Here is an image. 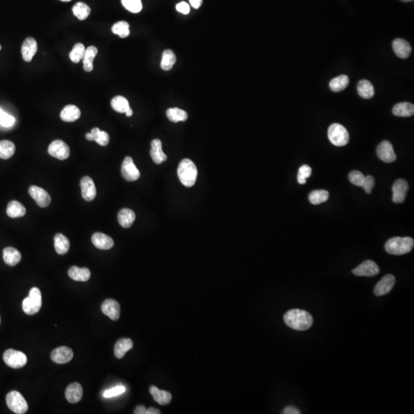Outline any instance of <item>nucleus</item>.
<instances>
[{"mask_svg":"<svg viewBox=\"0 0 414 414\" xmlns=\"http://www.w3.org/2000/svg\"><path fill=\"white\" fill-rule=\"evenodd\" d=\"M284 321L289 328L296 331H306L313 325V318L308 311L302 309H292L284 315Z\"/></svg>","mask_w":414,"mask_h":414,"instance_id":"f257e3e1","label":"nucleus"},{"mask_svg":"<svg viewBox=\"0 0 414 414\" xmlns=\"http://www.w3.org/2000/svg\"><path fill=\"white\" fill-rule=\"evenodd\" d=\"M177 174L181 183L186 187H191L196 183L197 168L191 160L186 158L181 161L178 167Z\"/></svg>","mask_w":414,"mask_h":414,"instance_id":"f03ea898","label":"nucleus"},{"mask_svg":"<svg viewBox=\"0 0 414 414\" xmlns=\"http://www.w3.org/2000/svg\"><path fill=\"white\" fill-rule=\"evenodd\" d=\"M414 245V239L411 237H394L386 242L385 249L391 255H401L411 252Z\"/></svg>","mask_w":414,"mask_h":414,"instance_id":"7ed1b4c3","label":"nucleus"},{"mask_svg":"<svg viewBox=\"0 0 414 414\" xmlns=\"http://www.w3.org/2000/svg\"><path fill=\"white\" fill-rule=\"evenodd\" d=\"M42 307V293L38 288L34 287L29 292V297L22 301V309L29 315L39 312Z\"/></svg>","mask_w":414,"mask_h":414,"instance_id":"20e7f679","label":"nucleus"},{"mask_svg":"<svg viewBox=\"0 0 414 414\" xmlns=\"http://www.w3.org/2000/svg\"><path fill=\"white\" fill-rule=\"evenodd\" d=\"M328 136L331 144L337 147H343L349 142V131L339 123H333L330 126Z\"/></svg>","mask_w":414,"mask_h":414,"instance_id":"39448f33","label":"nucleus"},{"mask_svg":"<svg viewBox=\"0 0 414 414\" xmlns=\"http://www.w3.org/2000/svg\"><path fill=\"white\" fill-rule=\"evenodd\" d=\"M6 404L8 408L15 414H26L29 409L26 399L18 391H11L7 394Z\"/></svg>","mask_w":414,"mask_h":414,"instance_id":"423d86ee","label":"nucleus"},{"mask_svg":"<svg viewBox=\"0 0 414 414\" xmlns=\"http://www.w3.org/2000/svg\"><path fill=\"white\" fill-rule=\"evenodd\" d=\"M3 360L6 365L15 369L23 367L27 363L26 355L23 352L13 349H8L4 352Z\"/></svg>","mask_w":414,"mask_h":414,"instance_id":"0eeeda50","label":"nucleus"},{"mask_svg":"<svg viewBox=\"0 0 414 414\" xmlns=\"http://www.w3.org/2000/svg\"><path fill=\"white\" fill-rule=\"evenodd\" d=\"M49 154L57 159L66 160L70 155V148L68 144L61 140H56L52 142L48 149Z\"/></svg>","mask_w":414,"mask_h":414,"instance_id":"6e6552de","label":"nucleus"},{"mask_svg":"<svg viewBox=\"0 0 414 414\" xmlns=\"http://www.w3.org/2000/svg\"><path fill=\"white\" fill-rule=\"evenodd\" d=\"M121 175L126 180L135 181L140 177V174L131 157H125L121 166Z\"/></svg>","mask_w":414,"mask_h":414,"instance_id":"1a4fd4ad","label":"nucleus"},{"mask_svg":"<svg viewBox=\"0 0 414 414\" xmlns=\"http://www.w3.org/2000/svg\"><path fill=\"white\" fill-rule=\"evenodd\" d=\"M29 195L36 201L40 207H47L51 203L52 199L50 195L46 190L39 186H32L29 189Z\"/></svg>","mask_w":414,"mask_h":414,"instance_id":"9d476101","label":"nucleus"},{"mask_svg":"<svg viewBox=\"0 0 414 414\" xmlns=\"http://www.w3.org/2000/svg\"><path fill=\"white\" fill-rule=\"evenodd\" d=\"M352 272L355 276L371 277L379 274L380 268L374 261L367 260L354 269Z\"/></svg>","mask_w":414,"mask_h":414,"instance_id":"9b49d317","label":"nucleus"},{"mask_svg":"<svg viewBox=\"0 0 414 414\" xmlns=\"http://www.w3.org/2000/svg\"><path fill=\"white\" fill-rule=\"evenodd\" d=\"M377 154L379 158L385 163H393L397 159L392 144L387 140H384L379 144Z\"/></svg>","mask_w":414,"mask_h":414,"instance_id":"f8f14e48","label":"nucleus"},{"mask_svg":"<svg viewBox=\"0 0 414 414\" xmlns=\"http://www.w3.org/2000/svg\"><path fill=\"white\" fill-rule=\"evenodd\" d=\"M81 189V196L86 201H92L97 194L96 187L93 179L90 177H84L80 183Z\"/></svg>","mask_w":414,"mask_h":414,"instance_id":"ddd939ff","label":"nucleus"},{"mask_svg":"<svg viewBox=\"0 0 414 414\" xmlns=\"http://www.w3.org/2000/svg\"><path fill=\"white\" fill-rule=\"evenodd\" d=\"M409 185L405 179H397L393 186V201L395 203H402L407 197Z\"/></svg>","mask_w":414,"mask_h":414,"instance_id":"4468645a","label":"nucleus"},{"mask_svg":"<svg viewBox=\"0 0 414 414\" xmlns=\"http://www.w3.org/2000/svg\"><path fill=\"white\" fill-rule=\"evenodd\" d=\"M395 283V277L393 275H386L376 285L374 294L377 296H382L388 294L392 290Z\"/></svg>","mask_w":414,"mask_h":414,"instance_id":"2eb2a0df","label":"nucleus"},{"mask_svg":"<svg viewBox=\"0 0 414 414\" xmlns=\"http://www.w3.org/2000/svg\"><path fill=\"white\" fill-rule=\"evenodd\" d=\"M73 352L68 347H59L53 351L51 358L56 363H66L73 358Z\"/></svg>","mask_w":414,"mask_h":414,"instance_id":"dca6fc26","label":"nucleus"},{"mask_svg":"<svg viewBox=\"0 0 414 414\" xmlns=\"http://www.w3.org/2000/svg\"><path fill=\"white\" fill-rule=\"evenodd\" d=\"M102 311L105 315L109 317L113 321H117L120 318V304L115 300H105L102 305Z\"/></svg>","mask_w":414,"mask_h":414,"instance_id":"f3484780","label":"nucleus"},{"mask_svg":"<svg viewBox=\"0 0 414 414\" xmlns=\"http://www.w3.org/2000/svg\"><path fill=\"white\" fill-rule=\"evenodd\" d=\"M38 46L34 38L29 37L24 41L22 46V56L24 61H32L36 53H37Z\"/></svg>","mask_w":414,"mask_h":414,"instance_id":"a211bd4d","label":"nucleus"},{"mask_svg":"<svg viewBox=\"0 0 414 414\" xmlns=\"http://www.w3.org/2000/svg\"><path fill=\"white\" fill-rule=\"evenodd\" d=\"M393 49L398 57L401 59H408L411 54V46L408 41L403 39H396L393 42Z\"/></svg>","mask_w":414,"mask_h":414,"instance_id":"6ab92c4d","label":"nucleus"},{"mask_svg":"<svg viewBox=\"0 0 414 414\" xmlns=\"http://www.w3.org/2000/svg\"><path fill=\"white\" fill-rule=\"evenodd\" d=\"M93 245L96 248L102 250H108L114 246V240L109 236L105 235L102 233H96L92 237Z\"/></svg>","mask_w":414,"mask_h":414,"instance_id":"aec40b11","label":"nucleus"},{"mask_svg":"<svg viewBox=\"0 0 414 414\" xmlns=\"http://www.w3.org/2000/svg\"><path fill=\"white\" fill-rule=\"evenodd\" d=\"M83 396V388L78 383L70 384L65 391L66 399L71 404H77L81 401Z\"/></svg>","mask_w":414,"mask_h":414,"instance_id":"412c9836","label":"nucleus"},{"mask_svg":"<svg viewBox=\"0 0 414 414\" xmlns=\"http://www.w3.org/2000/svg\"><path fill=\"white\" fill-rule=\"evenodd\" d=\"M151 157L155 164H161L168 159L162 150V142L159 139H154L151 142Z\"/></svg>","mask_w":414,"mask_h":414,"instance_id":"4be33fe9","label":"nucleus"},{"mask_svg":"<svg viewBox=\"0 0 414 414\" xmlns=\"http://www.w3.org/2000/svg\"><path fill=\"white\" fill-rule=\"evenodd\" d=\"M60 117L63 121L74 122L81 117V111L75 105H67L61 111Z\"/></svg>","mask_w":414,"mask_h":414,"instance_id":"5701e85b","label":"nucleus"},{"mask_svg":"<svg viewBox=\"0 0 414 414\" xmlns=\"http://www.w3.org/2000/svg\"><path fill=\"white\" fill-rule=\"evenodd\" d=\"M22 259V255L16 248L7 247L4 248L3 260L8 266H16Z\"/></svg>","mask_w":414,"mask_h":414,"instance_id":"b1692460","label":"nucleus"},{"mask_svg":"<svg viewBox=\"0 0 414 414\" xmlns=\"http://www.w3.org/2000/svg\"><path fill=\"white\" fill-rule=\"evenodd\" d=\"M150 393L154 397V401L160 405H168L171 402L172 395L168 391H161L155 386L150 387Z\"/></svg>","mask_w":414,"mask_h":414,"instance_id":"393cba45","label":"nucleus"},{"mask_svg":"<svg viewBox=\"0 0 414 414\" xmlns=\"http://www.w3.org/2000/svg\"><path fill=\"white\" fill-rule=\"evenodd\" d=\"M68 276L77 282H87L91 278V272L88 268H79L72 266L68 270Z\"/></svg>","mask_w":414,"mask_h":414,"instance_id":"a878e982","label":"nucleus"},{"mask_svg":"<svg viewBox=\"0 0 414 414\" xmlns=\"http://www.w3.org/2000/svg\"><path fill=\"white\" fill-rule=\"evenodd\" d=\"M133 346L134 344L130 338H120L115 346V357L118 359L122 358Z\"/></svg>","mask_w":414,"mask_h":414,"instance_id":"bb28decb","label":"nucleus"},{"mask_svg":"<svg viewBox=\"0 0 414 414\" xmlns=\"http://www.w3.org/2000/svg\"><path fill=\"white\" fill-rule=\"evenodd\" d=\"M98 54V49L95 46H89L85 49V56L83 59V67L87 72H91L93 70V61Z\"/></svg>","mask_w":414,"mask_h":414,"instance_id":"cd10ccee","label":"nucleus"},{"mask_svg":"<svg viewBox=\"0 0 414 414\" xmlns=\"http://www.w3.org/2000/svg\"><path fill=\"white\" fill-rule=\"evenodd\" d=\"M393 114L397 117H411L414 114V106L409 102L397 104L393 109Z\"/></svg>","mask_w":414,"mask_h":414,"instance_id":"c85d7f7f","label":"nucleus"},{"mask_svg":"<svg viewBox=\"0 0 414 414\" xmlns=\"http://www.w3.org/2000/svg\"><path fill=\"white\" fill-rule=\"evenodd\" d=\"M136 216L135 213L133 210L130 209H122L119 212L118 219L119 223L123 228H130L132 224L134 223L135 220Z\"/></svg>","mask_w":414,"mask_h":414,"instance_id":"c756f323","label":"nucleus"},{"mask_svg":"<svg viewBox=\"0 0 414 414\" xmlns=\"http://www.w3.org/2000/svg\"><path fill=\"white\" fill-rule=\"evenodd\" d=\"M6 213L11 218H19L26 215V210L22 203L12 200L7 206Z\"/></svg>","mask_w":414,"mask_h":414,"instance_id":"7c9ffc66","label":"nucleus"},{"mask_svg":"<svg viewBox=\"0 0 414 414\" xmlns=\"http://www.w3.org/2000/svg\"><path fill=\"white\" fill-rule=\"evenodd\" d=\"M55 248L56 252L59 255H64L69 250L70 242L67 237L63 234H58L54 238Z\"/></svg>","mask_w":414,"mask_h":414,"instance_id":"2f4dec72","label":"nucleus"},{"mask_svg":"<svg viewBox=\"0 0 414 414\" xmlns=\"http://www.w3.org/2000/svg\"><path fill=\"white\" fill-rule=\"evenodd\" d=\"M357 92L361 98L370 99L374 95V88L370 81L367 80H361L357 85Z\"/></svg>","mask_w":414,"mask_h":414,"instance_id":"473e14b6","label":"nucleus"},{"mask_svg":"<svg viewBox=\"0 0 414 414\" xmlns=\"http://www.w3.org/2000/svg\"><path fill=\"white\" fill-rule=\"evenodd\" d=\"M349 84V78L347 75H340L331 80L329 87L331 91L335 92H342L348 87Z\"/></svg>","mask_w":414,"mask_h":414,"instance_id":"72a5a7b5","label":"nucleus"},{"mask_svg":"<svg viewBox=\"0 0 414 414\" xmlns=\"http://www.w3.org/2000/svg\"><path fill=\"white\" fill-rule=\"evenodd\" d=\"M15 146L10 140H0V158L6 160L15 154Z\"/></svg>","mask_w":414,"mask_h":414,"instance_id":"f704fd0d","label":"nucleus"},{"mask_svg":"<svg viewBox=\"0 0 414 414\" xmlns=\"http://www.w3.org/2000/svg\"><path fill=\"white\" fill-rule=\"evenodd\" d=\"M112 109L118 113H126L130 109L128 101L124 97L116 96L113 98L111 102Z\"/></svg>","mask_w":414,"mask_h":414,"instance_id":"c9c22d12","label":"nucleus"},{"mask_svg":"<svg viewBox=\"0 0 414 414\" xmlns=\"http://www.w3.org/2000/svg\"><path fill=\"white\" fill-rule=\"evenodd\" d=\"M177 61L176 56L172 50H165L163 53L161 67L164 71H169L175 65Z\"/></svg>","mask_w":414,"mask_h":414,"instance_id":"e433bc0d","label":"nucleus"},{"mask_svg":"<svg viewBox=\"0 0 414 414\" xmlns=\"http://www.w3.org/2000/svg\"><path fill=\"white\" fill-rule=\"evenodd\" d=\"M167 117L171 121L177 122L185 121L187 120L188 115L185 111L178 108L169 109L167 111Z\"/></svg>","mask_w":414,"mask_h":414,"instance_id":"4c0bfd02","label":"nucleus"},{"mask_svg":"<svg viewBox=\"0 0 414 414\" xmlns=\"http://www.w3.org/2000/svg\"><path fill=\"white\" fill-rule=\"evenodd\" d=\"M73 13L79 20L83 21L86 19L91 13V9L87 4L84 2H78L73 6Z\"/></svg>","mask_w":414,"mask_h":414,"instance_id":"58836bf2","label":"nucleus"},{"mask_svg":"<svg viewBox=\"0 0 414 414\" xmlns=\"http://www.w3.org/2000/svg\"><path fill=\"white\" fill-rule=\"evenodd\" d=\"M328 198H329V193L325 189L314 190L310 193L309 196H308L310 203L314 205L325 203L328 200Z\"/></svg>","mask_w":414,"mask_h":414,"instance_id":"ea45409f","label":"nucleus"},{"mask_svg":"<svg viewBox=\"0 0 414 414\" xmlns=\"http://www.w3.org/2000/svg\"><path fill=\"white\" fill-rule=\"evenodd\" d=\"M90 133L92 134L93 140H95V142L98 143L99 145L105 147V146L109 144V141H110V137H109V134L107 132L101 130L98 127H95V128L92 129V131Z\"/></svg>","mask_w":414,"mask_h":414,"instance_id":"a19ab883","label":"nucleus"},{"mask_svg":"<svg viewBox=\"0 0 414 414\" xmlns=\"http://www.w3.org/2000/svg\"><path fill=\"white\" fill-rule=\"evenodd\" d=\"M112 32L114 34L118 35L122 39L127 38L130 35V29H129V24L124 21H120L112 26Z\"/></svg>","mask_w":414,"mask_h":414,"instance_id":"79ce46f5","label":"nucleus"},{"mask_svg":"<svg viewBox=\"0 0 414 414\" xmlns=\"http://www.w3.org/2000/svg\"><path fill=\"white\" fill-rule=\"evenodd\" d=\"M85 53V48L81 43L74 45L72 50L69 54L70 59L74 63H78L84 59Z\"/></svg>","mask_w":414,"mask_h":414,"instance_id":"37998d69","label":"nucleus"},{"mask_svg":"<svg viewBox=\"0 0 414 414\" xmlns=\"http://www.w3.org/2000/svg\"><path fill=\"white\" fill-rule=\"evenodd\" d=\"M122 5L133 13H138L142 9L141 0H121Z\"/></svg>","mask_w":414,"mask_h":414,"instance_id":"c03bdc74","label":"nucleus"},{"mask_svg":"<svg viewBox=\"0 0 414 414\" xmlns=\"http://www.w3.org/2000/svg\"><path fill=\"white\" fill-rule=\"evenodd\" d=\"M311 175V168L307 164L301 166L298 170L297 175V181L299 184H304L306 183V179L309 178Z\"/></svg>","mask_w":414,"mask_h":414,"instance_id":"a18cd8bd","label":"nucleus"},{"mask_svg":"<svg viewBox=\"0 0 414 414\" xmlns=\"http://www.w3.org/2000/svg\"><path fill=\"white\" fill-rule=\"evenodd\" d=\"M15 118L0 109V124L5 127H12L15 123Z\"/></svg>","mask_w":414,"mask_h":414,"instance_id":"49530a36","label":"nucleus"},{"mask_svg":"<svg viewBox=\"0 0 414 414\" xmlns=\"http://www.w3.org/2000/svg\"><path fill=\"white\" fill-rule=\"evenodd\" d=\"M349 180L352 184L356 185L357 186H362L365 177L360 171H354L349 175Z\"/></svg>","mask_w":414,"mask_h":414,"instance_id":"de8ad7c7","label":"nucleus"},{"mask_svg":"<svg viewBox=\"0 0 414 414\" xmlns=\"http://www.w3.org/2000/svg\"><path fill=\"white\" fill-rule=\"evenodd\" d=\"M126 389L123 386H117L113 388L107 390L104 393V397L105 398H111V397H116L125 392Z\"/></svg>","mask_w":414,"mask_h":414,"instance_id":"09e8293b","label":"nucleus"},{"mask_svg":"<svg viewBox=\"0 0 414 414\" xmlns=\"http://www.w3.org/2000/svg\"><path fill=\"white\" fill-rule=\"evenodd\" d=\"M374 185H375V179L373 177L369 175V176L365 177V178H364L362 187L365 190L366 193L370 194V193H371L372 189L374 187Z\"/></svg>","mask_w":414,"mask_h":414,"instance_id":"8fccbe9b","label":"nucleus"},{"mask_svg":"<svg viewBox=\"0 0 414 414\" xmlns=\"http://www.w3.org/2000/svg\"><path fill=\"white\" fill-rule=\"evenodd\" d=\"M176 9L178 12L184 14V15L189 14V12H190V8H189V4L185 2H181L178 3L176 5Z\"/></svg>","mask_w":414,"mask_h":414,"instance_id":"3c124183","label":"nucleus"},{"mask_svg":"<svg viewBox=\"0 0 414 414\" xmlns=\"http://www.w3.org/2000/svg\"><path fill=\"white\" fill-rule=\"evenodd\" d=\"M283 414H300L301 412H300L297 408H294V407H292V406H289L286 409L284 410L283 411Z\"/></svg>","mask_w":414,"mask_h":414,"instance_id":"603ef678","label":"nucleus"},{"mask_svg":"<svg viewBox=\"0 0 414 414\" xmlns=\"http://www.w3.org/2000/svg\"><path fill=\"white\" fill-rule=\"evenodd\" d=\"M146 411L147 410L144 405H139L135 408L134 413L135 414H146Z\"/></svg>","mask_w":414,"mask_h":414,"instance_id":"864d4df0","label":"nucleus"},{"mask_svg":"<svg viewBox=\"0 0 414 414\" xmlns=\"http://www.w3.org/2000/svg\"><path fill=\"white\" fill-rule=\"evenodd\" d=\"M203 0H189V2L194 9H199L201 5Z\"/></svg>","mask_w":414,"mask_h":414,"instance_id":"5fc2aeb1","label":"nucleus"},{"mask_svg":"<svg viewBox=\"0 0 414 414\" xmlns=\"http://www.w3.org/2000/svg\"><path fill=\"white\" fill-rule=\"evenodd\" d=\"M161 414V411L159 410L156 409V408H150L147 410L146 411V414Z\"/></svg>","mask_w":414,"mask_h":414,"instance_id":"6e6d98bb","label":"nucleus"},{"mask_svg":"<svg viewBox=\"0 0 414 414\" xmlns=\"http://www.w3.org/2000/svg\"><path fill=\"white\" fill-rule=\"evenodd\" d=\"M85 137H86L87 140H90V141H92V140H93V137H92V134H91V133H88V134H86V135H85Z\"/></svg>","mask_w":414,"mask_h":414,"instance_id":"4d7b16f0","label":"nucleus"},{"mask_svg":"<svg viewBox=\"0 0 414 414\" xmlns=\"http://www.w3.org/2000/svg\"><path fill=\"white\" fill-rule=\"evenodd\" d=\"M125 114L127 117H131L132 115H133V111H132L131 109H130Z\"/></svg>","mask_w":414,"mask_h":414,"instance_id":"13d9d810","label":"nucleus"},{"mask_svg":"<svg viewBox=\"0 0 414 414\" xmlns=\"http://www.w3.org/2000/svg\"><path fill=\"white\" fill-rule=\"evenodd\" d=\"M403 2H411V1H414V0H401Z\"/></svg>","mask_w":414,"mask_h":414,"instance_id":"bf43d9fd","label":"nucleus"},{"mask_svg":"<svg viewBox=\"0 0 414 414\" xmlns=\"http://www.w3.org/2000/svg\"><path fill=\"white\" fill-rule=\"evenodd\" d=\"M61 1H63V2H69L71 0H61Z\"/></svg>","mask_w":414,"mask_h":414,"instance_id":"052dcab7","label":"nucleus"},{"mask_svg":"<svg viewBox=\"0 0 414 414\" xmlns=\"http://www.w3.org/2000/svg\"><path fill=\"white\" fill-rule=\"evenodd\" d=\"M1 49H2V46H1V45H0V51H1Z\"/></svg>","mask_w":414,"mask_h":414,"instance_id":"680f3d73","label":"nucleus"},{"mask_svg":"<svg viewBox=\"0 0 414 414\" xmlns=\"http://www.w3.org/2000/svg\"><path fill=\"white\" fill-rule=\"evenodd\" d=\"M0 322H1V318H0Z\"/></svg>","mask_w":414,"mask_h":414,"instance_id":"e2e57ef3","label":"nucleus"}]
</instances>
